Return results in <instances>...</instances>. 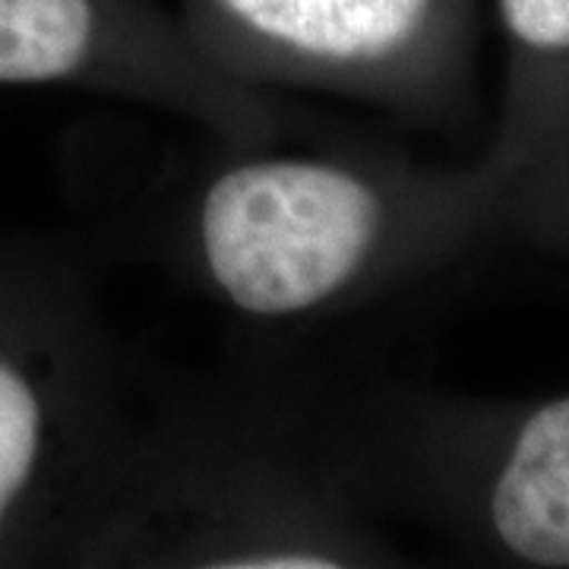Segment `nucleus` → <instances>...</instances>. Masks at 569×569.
Wrapping results in <instances>:
<instances>
[{
	"label": "nucleus",
	"instance_id": "f03ea898",
	"mask_svg": "<svg viewBox=\"0 0 569 569\" xmlns=\"http://www.w3.org/2000/svg\"><path fill=\"white\" fill-rule=\"evenodd\" d=\"M490 516L503 545L538 567H569V399L522 427Z\"/></svg>",
	"mask_w": 569,
	"mask_h": 569
},
{
	"label": "nucleus",
	"instance_id": "20e7f679",
	"mask_svg": "<svg viewBox=\"0 0 569 569\" xmlns=\"http://www.w3.org/2000/svg\"><path fill=\"white\" fill-rule=\"evenodd\" d=\"M92 39L89 0H0V82L70 73Z\"/></svg>",
	"mask_w": 569,
	"mask_h": 569
},
{
	"label": "nucleus",
	"instance_id": "39448f33",
	"mask_svg": "<svg viewBox=\"0 0 569 569\" xmlns=\"http://www.w3.org/2000/svg\"><path fill=\"white\" fill-rule=\"evenodd\" d=\"M39 449V406L17 370L0 365V516L29 478Z\"/></svg>",
	"mask_w": 569,
	"mask_h": 569
},
{
	"label": "nucleus",
	"instance_id": "7ed1b4c3",
	"mask_svg": "<svg viewBox=\"0 0 569 569\" xmlns=\"http://www.w3.org/2000/svg\"><path fill=\"white\" fill-rule=\"evenodd\" d=\"M266 39L320 58H373L418 29L430 0H219Z\"/></svg>",
	"mask_w": 569,
	"mask_h": 569
},
{
	"label": "nucleus",
	"instance_id": "423d86ee",
	"mask_svg": "<svg viewBox=\"0 0 569 569\" xmlns=\"http://www.w3.org/2000/svg\"><path fill=\"white\" fill-rule=\"evenodd\" d=\"M516 39L535 48H569V0H500Z\"/></svg>",
	"mask_w": 569,
	"mask_h": 569
},
{
	"label": "nucleus",
	"instance_id": "f257e3e1",
	"mask_svg": "<svg viewBox=\"0 0 569 569\" xmlns=\"http://www.w3.org/2000/svg\"><path fill=\"white\" fill-rule=\"evenodd\" d=\"M377 231L365 183L323 164H247L209 190V269L250 313H291L323 301L361 266Z\"/></svg>",
	"mask_w": 569,
	"mask_h": 569
}]
</instances>
